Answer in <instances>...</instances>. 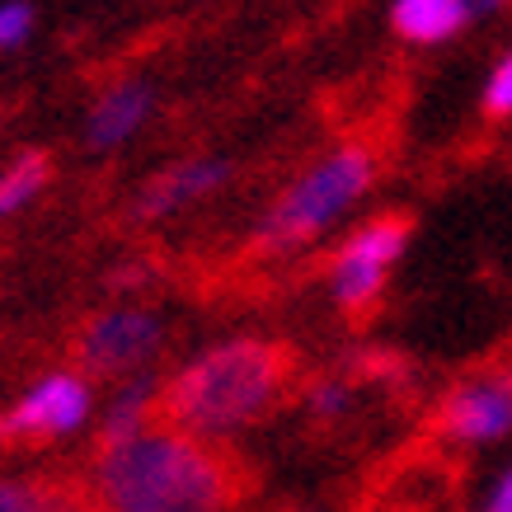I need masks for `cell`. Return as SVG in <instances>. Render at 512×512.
<instances>
[{"label":"cell","mask_w":512,"mask_h":512,"mask_svg":"<svg viewBox=\"0 0 512 512\" xmlns=\"http://www.w3.org/2000/svg\"><path fill=\"white\" fill-rule=\"evenodd\" d=\"M348 404H353V395H348L343 381H315V386L306 390V409H311L320 423L343 419V414H348Z\"/></svg>","instance_id":"15"},{"label":"cell","mask_w":512,"mask_h":512,"mask_svg":"<svg viewBox=\"0 0 512 512\" xmlns=\"http://www.w3.org/2000/svg\"><path fill=\"white\" fill-rule=\"evenodd\" d=\"M94 414V386L80 372H47L33 381L5 414H0V442H52V437L80 433Z\"/></svg>","instance_id":"5"},{"label":"cell","mask_w":512,"mask_h":512,"mask_svg":"<svg viewBox=\"0 0 512 512\" xmlns=\"http://www.w3.org/2000/svg\"><path fill=\"white\" fill-rule=\"evenodd\" d=\"M231 179V165L226 160H184V165H170L165 174H156L146 193H141V217H170L179 207H193L207 193H217L221 184Z\"/></svg>","instance_id":"9"},{"label":"cell","mask_w":512,"mask_h":512,"mask_svg":"<svg viewBox=\"0 0 512 512\" xmlns=\"http://www.w3.org/2000/svg\"><path fill=\"white\" fill-rule=\"evenodd\" d=\"M160 348H165V320L156 311H141V306L104 311L80 329V362L94 376L146 372V362H156Z\"/></svg>","instance_id":"6"},{"label":"cell","mask_w":512,"mask_h":512,"mask_svg":"<svg viewBox=\"0 0 512 512\" xmlns=\"http://www.w3.org/2000/svg\"><path fill=\"white\" fill-rule=\"evenodd\" d=\"M47 508L43 489H33L24 480H0V512H38Z\"/></svg>","instance_id":"16"},{"label":"cell","mask_w":512,"mask_h":512,"mask_svg":"<svg viewBox=\"0 0 512 512\" xmlns=\"http://www.w3.org/2000/svg\"><path fill=\"white\" fill-rule=\"evenodd\" d=\"M466 5H470V19H484V15H498L508 0H466Z\"/></svg>","instance_id":"18"},{"label":"cell","mask_w":512,"mask_h":512,"mask_svg":"<svg viewBox=\"0 0 512 512\" xmlns=\"http://www.w3.org/2000/svg\"><path fill=\"white\" fill-rule=\"evenodd\" d=\"M156 113V90L146 80H123L113 90L99 94V104L85 118V146L90 151H118L137 137Z\"/></svg>","instance_id":"8"},{"label":"cell","mask_w":512,"mask_h":512,"mask_svg":"<svg viewBox=\"0 0 512 512\" xmlns=\"http://www.w3.org/2000/svg\"><path fill=\"white\" fill-rule=\"evenodd\" d=\"M376 184V156L362 141H343L320 160H311L296 174L292 184L278 193V202L268 207V217L259 221V249L268 254H296V249L315 245L325 231H334L357 202L367 198V188Z\"/></svg>","instance_id":"3"},{"label":"cell","mask_w":512,"mask_h":512,"mask_svg":"<svg viewBox=\"0 0 512 512\" xmlns=\"http://www.w3.org/2000/svg\"><path fill=\"white\" fill-rule=\"evenodd\" d=\"M38 29V10L29 0H0V52H15L24 47Z\"/></svg>","instance_id":"13"},{"label":"cell","mask_w":512,"mask_h":512,"mask_svg":"<svg viewBox=\"0 0 512 512\" xmlns=\"http://www.w3.org/2000/svg\"><path fill=\"white\" fill-rule=\"evenodd\" d=\"M47 179H52L47 156H19L10 170H0V221L19 217L24 207H33V202L43 198Z\"/></svg>","instance_id":"12"},{"label":"cell","mask_w":512,"mask_h":512,"mask_svg":"<svg viewBox=\"0 0 512 512\" xmlns=\"http://www.w3.org/2000/svg\"><path fill=\"white\" fill-rule=\"evenodd\" d=\"M390 24H395L404 43L437 47L470 24V5L466 0H395L390 5Z\"/></svg>","instance_id":"10"},{"label":"cell","mask_w":512,"mask_h":512,"mask_svg":"<svg viewBox=\"0 0 512 512\" xmlns=\"http://www.w3.org/2000/svg\"><path fill=\"white\" fill-rule=\"evenodd\" d=\"M151 404H156V381L132 372L127 376V386L113 390L109 409H104V437H123V433L146 428V423H151Z\"/></svg>","instance_id":"11"},{"label":"cell","mask_w":512,"mask_h":512,"mask_svg":"<svg viewBox=\"0 0 512 512\" xmlns=\"http://www.w3.org/2000/svg\"><path fill=\"white\" fill-rule=\"evenodd\" d=\"M282 381H287V362L273 343L231 339L193 357L170 381L160 409L184 433L217 442V437H235L249 423L264 419L278 404Z\"/></svg>","instance_id":"2"},{"label":"cell","mask_w":512,"mask_h":512,"mask_svg":"<svg viewBox=\"0 0 512 512\" xmlns=\"http://www.w3.org/2000/svg\"><path fill=\"white\" fill-rule=\"evenodd\" d=\"M437 428L456 447L503 442L512 433V372H484L461 381L442 404Z\"/></svg>","instance_id":"7"},{"label":"cell","mask_w":512,"mask_h":512,"mask_svg":"<svg viewBox=\"0 0 512 512\" xmlns=\"http://www.w3.org/2000/svg\"><path fill=\"white\" fill-rule=\"evenodd\" d=\"M484 508L489 512H512V466L494 480V489H489V498H484Z\"/></svg>","instance_id":"17"},{"label":"cell","mask_w":512,"mask_h":512,"mask_svg":"<svg viewBox=\"0 0 512 512\" xmlns=\"http://www.w3.org/2000/svg\"><path fill=\"white\" fill-rule=\"evenodd\" d=\"M484 113L489 118H512V52H503L484 80Z\"/></svg>","instance_id":"14"},{"label":"cell","mask_w":512,"mask_h":512,"mask_svg":"<svg viewBox=\"0 0 512 512\" xmlns=\"http://www.w3.org/2000/svg\"><path fill=\"white\" fill-rule=\"evenodd\" d=\"M404 240H409V226L400 217H376L343 240L334 264H329V296L343 311L376 306V296L386 292L390 268L400 264Z\"/></svg>","instance_id":"4"},{"label":"cell","mask_w":512,"mask_h":512,"mask_svg":"<svg viewBox=\"0 0 512 512\" xmlns=\"http://www.w3.org/2000/svg\"><path fill=\"white\" fill-rule=\"evenodd\" d=\"M94 494L113 512H217L231 503V475L207 437L184 433L179 423H146L137 433L104 437Z\"/></svg>","instance_id":"1"}]
</instances>
